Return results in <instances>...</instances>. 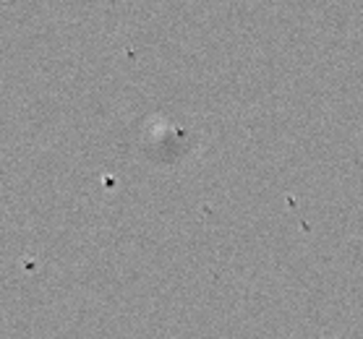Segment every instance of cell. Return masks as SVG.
Returning a JSON list of instances; mask_svg holds the SVG:
<instances>
[]
</instances>
